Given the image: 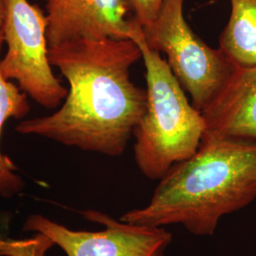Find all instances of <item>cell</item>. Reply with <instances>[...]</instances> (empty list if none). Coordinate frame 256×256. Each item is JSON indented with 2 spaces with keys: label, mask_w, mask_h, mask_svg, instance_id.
I'll list each match as a JSON object with an SVG mask.
<instances>
[{
  "label": "cell",
  "mask_w": 256,
  "mask_h": 256,
  "mask_svg": "<svg viewBox=\"0 0 256 256\" xmlns=\"http://www.w3.org/2000/svg\"><path fill=\"white\" fill-rule=\"evenodd\" d=\"M230 16L220 48L236 68H256V0H230Z\"/></svg>",
  "instance_id": "obj_9"
},
{
  "label": "cell",
  "mask_w": 256,
  "mask_h": 256,
  "mask_svg": "<svg viewBox=\"0 0 256 256\" xmlns=\"http://www.w3.org/2000/svg\"><path fill=\"white\" fill-rule=\"evenodd\" d=\"M46 1H48V0H46Z\"/></svg>",
  "instance_id": "obj_13"
},
{
  "label": "cell",
  "mask_w": 256,
  "mask_h": 256,
  "mask_svg": "<svg viewBox=\"0 0 256 256\" xmlns=\"http://www.w3.org/2000/svg\"><path fill=\"white\" fill-rule=\"evenodd\" d=\"M185 0H166L155 21L142 27L147 45L167 57V64L192 106L200 112L229 81L236 66L220 50L198 36L184 18Z\"/></svg>",
  "instance_id": "obj_4"
},
{
  "label": "cell",
  "mask_w": 256,
  "mask_h": 256,
  "mask_svg": "<svg viewBox=\"0 0 256 256\" xmlns=\"http://www.w3.org/2000/svg\"><path fill=\"white\" fill-rule=\"evenodd\" d=\"M142 59L131 39L74 40L50 48L52 66L70 84L54 114L16 128L108 156L122 155L146 108V90L132 82L130 68Z\"/></svg>",
  "instance_id": "obj_1"
},
{
  "label": "cell",
  "mask_w": 256,
  "mask_h": 256,
  "mask_svg": "<svg viewBox=\"0 0 256 256\" xmlns=\"http://www.w3.org/2000/svg\"><path fill=\"white\" fill-rule=\"evenodd\" d=\"M256 200V140L204 136L198 152L173 166L146 207L120 220L162 227L182 225L196 236H212L222 218Z\"/></svg>",
  "instance_id": "obj_2"
},
{
  "label": "cell",
  "mask_w": 256,
  "mask_h": 256,
  "mask_svg": "<svg viewBox=\"0 0 256 256\" xmlns=\"http://www.w3.org/2000/svg\"><path fill=\"white\" fill-rule=\"evenodd\" d=\"M6 5H7V0H0V34H2V28L4 25L5 14H6Z\"/></svg>",
  "instance_id": "obj_12"
},
{
  "label": "cell",
  "mask_w": 256,
  "mask_h": 256,
  "mask_svg": "<svg viewBox=\"0 0 256 256\" xmlns=\"http://www.w3.org/2000/svg\"><path fill=\"white\" fill-rule=\"evenodd\" d=\"M133 18L142 27L152 24L158 16L166 0H126Z\"/></svg>",
  "instance_id": "obj_11"
},
{
  "label": "cell",
  "mask_w": 256,
  "mask_h": 256,
  "mask_svg": "<svg viewBox=\"0 0 256 256\" xmlns=\"http://www.w3.org/2000/svg\"><path fill=\"white\" fill-rule=\"evenodd\" d=\"M46 2L50 48L74 40L129 39L136 22L126 0Z\"/></svg>",
  "instance_id": "obj_7"
},
{
  "label": "cell",
  "mask_w": 256,
  "mask_h": 256,
  "mask_svg": "<svg viewBox=\"0 0 256 256\" xmlns=\"http://www.w3.org/2000/svg\"><path fill=\"white\" fill-rule=\"evenodd\" d=\"M202 115L204 136L256 140V68H236Z\"/></svg>",
  "instance_id": "obj_8"
},
{
  "label": "cell",
  "mask_w": 256,
  "mask_h": 256,
  "mask_svg": "<svg viewBox=\"0 0 256 256\" xmlns=\"http://www.w3.org/2000/svg\"><path fill=\"white\" fill-rule=\"evenodd\" d=\"M129 39L140 48L146 70V108L133 135L135 160L149 180H160L198 152L206 124L166 60L147 45L137 21Z\"/></svg>",
  "instance_id": "obj_3"
},
{
  "label": "cell",
  "mask_w": 256,
  "mask_h": 256,
  "mask_svg": "<svg viewBox=\"0 0 256 256\" xmlns=\"http://www.w3.org/2000/svg\"><path fill=\"white\" fill-rule=\"evenodd\" d=\"M45 12L28 0H7L2 34L8 46L0 72L43 108L55 110L68 90L52 72Z\"/></svg>",
  "instance_id": "obj_5"
},
{
  "label": "cell",
  "mask_w": 256,
  "mask_h": 256,
  "mask_svg": "<svg viewBox=\"0 0 256 256\" xmlns=\"http://www.w3.org/2000/svg\"><path fill=\"white\" fill-rule=\"evenodd\" d=\"M4 43L3 34H0V54ZM30 110L28 95L21 92L16 84L6 80L0 72V138L2 129L10 119H23ZM25 184L16 174V167L0 150V196L10 198L21 192Z\"/></svg>",
  "instance_id": "obj_10"
},
{
  "label": "cell",
  "mask_w": 256,
  "mask_h": 256,
  "mask_svg": "<svg viewBox=\"0 0 256 256\" xmlns=\"http://www.w3.org/2000/svg\"><path fill=\"white\" fill-rule=\"evenodd\" d=\"M82 216L104 229L74 230L34 214L25 222L24 230L46 236L66 256H164L172 242V234L162 227L130 224L96 210L84 212Z\"/></svg>",
  "instance_id": "obj_6"
}]
</instances>
